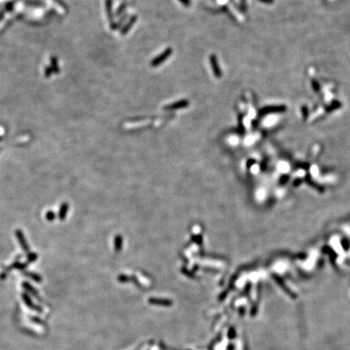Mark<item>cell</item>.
Segmentation results:
<instances>
[{
    "mask_svg": "<svg viewBox=\"0 0 350 350\" xmlns=\"http://www.w3.org/2000/svg\"><path fill=\"white\" fill-rule=\"evenodd\" d=\"M126 8H127L126 3H123V4H122V5L119 7V8L118 9V11H117V13H116L117 15H121L122 13H123V11L126 10Z\"/></svg>",
    "mask_w": 350,
    "mask_h": 350,
    "instance_id": "obj_10",
    "label": "cell"
},
{
    "mask_svg": "<svg viewBox=\"0 0 350 350\" xmlns=\"http://www.w3.org/2000/svg\"><path fill=\"white\" fill-rule=\"evenodd\" d=\"M68 211V203H63V204L61 206V207H60L59 213H58L60 220H63V219L66 217Z\"/></svg>",
    "mask_w": 350,
    "mask_h": 350,
    "instance_id": "obj_8",
    "label": "cell"
},
{
    "mask_svg": "<svg viewBox=\"0 0 350 350\" xmlns=\"http://www.w3.org/2000/svg\"><path fill=\"white\" fill-rule=\"evenodd\" d=\"M46 216L47 220H49V221H51V220H53L54 219H55V213H53V212H48Z\"/></svg>",
    "mask_w": 350,
    "mask_h": 350,
    "instance_id": "obj_12",
    "label": "cell"
},
{
    "mask_svg": "<svg viewBox=\"0 0 350 350\" xmlns=\"http://www.w3.org/2000/svg\"><path fill=\"white\" fill-rule=\"evenodd\" d=\"M24 287L27 289V290H29L30 293H32V294H33L34 296H36V297H37V293H36V291L35 290V289H33V287H31L30 285H29V283H24Z\"/></svg>",
    "mask_w": 350,
    "mask_h": 350,
    "instance_id": "obj_9",
    "label": "cell"
},
{
    "mask_svg": "<svg viewBox=\"0 0 350 350\" xmlns=\"http://www.w3.org/2000/svg\"><path fill=\"white\" fill-rule=\"evenodd\" d=\"M16 237H17V238H18L19 242L20 243L22 248H23L25 251H29V246H28V244H27L26 241L24 240L23 233H22V232H21L20 230L16 231Z\"/></svg>",
    "mask_w": 350,
    "mask_h": 350,
    "instance_id": "obj_6",
    "label": "cell"
},
{
    "mask_svg": "<svg viewBox=\"0 0 350 350\" xmlns=\"http://www.w3.org/2000/svg\"><path fill=\"white\" fill-rule=\"evenodd\" d=\"M22 297H23L24 301V302L26 303V305L29 306V307H30V308L32 309H34V310H36V311H37L38 312H42V309L40 308V307H37V306H34V304L32 302L31 299L29 298V297L27 295V294L24 293L23 295H22Z\"/></svg>",
    "mask_w": 350,
    "mask_h": 350,
    "instance_id": "obj_7",
    "label": "cell"
},
{
    "mask_svg": "<svg viewBox=\"0 0 350 350\" xmlns=\"http://www.w3.org/2000/svg\"><path fill=\"white\" fill-rule=\"evenodd\" d=\"M137 18H138L137 16H135V15H134V16H132L131 18H130L129 21H128V22L125 24V26H123V28H122V31H121V34H122V35H126V34L131 29L133 24L137 21Z\"/></svg>",
    "mask_w": 350,
    "mask_h": 350,
    "instance_id": "obj_4",
    "label": "cell"
},
{
    "mask_svg": "<svg viewBox=\"0 0 350 350\" xmlns=\"http://www.w3.org/2000/svg\"><path fill=\"white\" fill-rule=\"evenodd\" d=\"M210 64L211 68L213 69V74L217 79H220L222 76V71H221V69L220 68V66L218 63L217 58L215 55H212L210 56Z\"/></svg>",
    "mask_w": 350,
    "mask_h": 350,
    "instance_id": "obj_2",
    "label": "cell"
},
{
    "mask_svg": "<svg viewBox=\"0 0 350 350\" xmlns=\"http://www.w3.org/2000/svg\"><path fill=\"white\" fill-rule=\"evenodd\" d=\"M29 276L32 278V279H33L35 281H36V282H40V281H41V277H40V276L36 275V274H34V273H29Z\"/></svg>",
    "mask_w": 350,
    "mask_h": 350,
    "instance_id": "obj_11",
    "label": "cell"
},
{
    "mask_svg": "<svg viewBox=\"0 0 350 350\" xmlns=\"http://www.w3.org/2000/svg\"><path fill=\"white\" fill-rule=\"evenodd\" d=\"M36 254H30V255H29V260H31V261H34V260L36 259Z\"/></svg>",
    "mask_w": 350,
    "mask_h": 350,
    "instance_id": "obj_13",
    "label": "cell"
},
{
    "mask_svg": "<svg viewBox=\"0 0 350 350\" xmlns=\"http://www.w3.org/2000/svg\"><path fill=\"white\" fill-rule=\"evenodd\" d=\"M173 53V49L172 48H167L166 50H164L161 55H159L156 58H155L151 62V65L153 68H156L158 67L161 63H163L164 62H166V60L168 59L170 57Z\"/></svg>",
    "mask_w": 350,
    "mask_h": 350,
    "instance_id": "obj_1",
    "label": "cell"
},
{
    "mask_svg": "<svg viewBox=\"0 0 350 350\" xmlns=\"http://www.w3.org/2000/svg\"><path fill=\"white\" fill-rule=\"evenodd\" d=\"M181 3H182L184 5L186 6H188L190 5V3H191V2H190V0H179Z\"/></svg>",
    "mask_w": 350,
    "mask_h": 350,
    "instance_id": "obj_14",
    "label": "cell"
},
{
    "mask_svg": "<svg viewBox=\"0 0 350 350\" xmlns=\"http://www.w3.org/2000/svg\"><path fill=\"white\" fill-rule=\"evenodd\" d=\"M189 106V101L187 100H181V101H177L174 103H172L170 105H168L164 107L165 110H175V109H182L186 108Z\"/></svg>",
    "mask_w": 350,
    "mask_h": 350,
    "instance_id": "obj_3",
    "label": "cell"
},
{
    "mask_svg": "<svg viewBox=\"0 0 350 350\" xmlns=\"http://www.w3.org/2000/svg\"><path fill=\"white\" fill-rule=\"evenodd\" d=\"M106 11H107V16L109 18V20L111 24V28L114 29V18H113V14H112V1L111 0H106Z\"/></svg>",
    "mask_w": 350,
    "mask_h": 350,
    "instance_id": "obj_5",
    "label": "cell"
}]
</instances>
